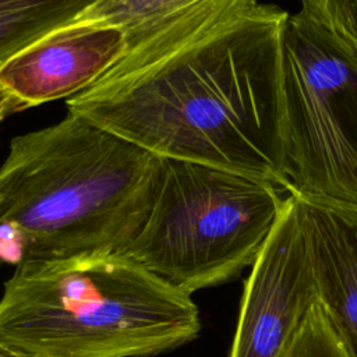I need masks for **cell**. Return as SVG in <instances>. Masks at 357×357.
<instances>
[{"instance_id": "cell-1", "label": "cell", "mask_w": 357, "mask_h": 357, "mask_svg": "<svg viewBox=\"0 0 357 357\" xmlns=\"http://www.w3.org/2000/svg\"><path fill=\"white\" fill-rule=\"evenodd\" d=\"M289 14L216 0L127 47L67 112L160 158L266 180L286 192L282 36Z\"/></svg>"}, {"instance_id": "cell-2", "label": "cell", "mask_w": 357, "mask_h": 357, "mask_svg": "<svg viewBox=\"0 0 357 357\" xmlns=\"http://www.w3.org/2000/svg\"><path fill=\"white\" fill-rule=\"evenodd\" d=\"M163 158L73 113L11 139L0 165V259L123 252Z\"/></svg>"}, {"instance_id": "cell-3", "label": "cell", "mask_w": 357, "mask_h": 357, "mask_svg": "<svg viewBox=\"0 0 357 357\" xmlns=\"http://www.w3.org/2000/svg\"><path fill=\"white\" fill-rule=\"evenodd\" d=\"M199 329L191 294L121 252L20 262L0 297V344L20 357H149Z\"/></svg>"}, {"instance_id": "cell-4", "label": "cell", "mask_w": 357, "mask_h": 357, "mask_svg": "<svg viewBox=\"0 0 357 357\" xmlns=\"http://www.w3.org/2000/svg\"><path fill=\"white\" fill-rule=\"evenodd\" d=\"M283 201L266 180L163 158L148 216L121 254L192 294L254 264Z\"/></svg>"}, {"instance_id": "cell-5", "label": "cell", "mask_w": 357, "mask_h": 357, "mask_svg": "<svg viewBox=\"0 0 357 357\" xmlns=\"http://www.w3.org/2000/svg\"><path fill=\"white\" fill-rule=\"evenodd\" d=\"M282 146L286 194L357 206V50L301 10L282 36Z\"/></svg>"}, {"instance_id": "cell-6", "label": "cell", "mask_w": 357, "mask_h": 357, "mask_svg": "<svg viewBox=\"0 0 357 357\" xmlns=\"http://www.w3.org/2000/svg\"><path fill=\"white\" fill-rule=\"evenodd\" d=\"M251 266L229 357H282L319 303L307 240L289 194Z\"/></svg>"}, {"instance_id": "cell-7", "label": "cell", "mask_w": 357, "mask_h": 357, "mask_svg": "<svg viewBox=\"0 0 357 357\" xmlns=\"http://www.w3.org/2000/svg\"><path fill=\"white\" fill-rule=\"evenodd\" d=\"M127 52L123 29L68 22L0 64L4 116L68 99L88 88Z\"/></svg>"}, {"instance_id": "cell-8", "label": "cell", "mask_w": 357, "mask_h": 357, "mask_svg": "<svg viewBox=\"0 0 357 357\" xmlns=\"http://www.w3.org/2000/svg\"><path fill=\"white\" fill-rule=\"evenodd\" d=\"M287 194L307 240L319 303L349 357H357V206Z\"/></svg>"}, {"instance_id": "cell-9", "label": "cell", "mask_w": 357, "mask_h": 357, "mask_svg": "<svg viewBox=\"0 0 357 357\" xmlns=\"http://www.w3.org/2000/svg\"><path fill=\"white\" fill-rule=\"evenodd\" d=\"M96 0H0V64L74 21Z\"/></svg>"}, {"instance_id": "cell-10", "label": "cell", "mask_w": 357, "mask_h": 357, "mask_svg": "<svg viewBox=\"0 0 357 357\" xmlns=\"http://www.w3.org/2000/svg\"><path fill=\"white\" fill-rule=\"evenodd\" d=\"M211 1L216 0H96L71 22L120 28L128 47L167 20Z\"/></svg>"}, {"instance_id": "cell-11", "label": "cell", "mask_w": 357, "mask_h": 357, "mask_svg": "<svg viewBox=\"0 0 357 357\" xmlns=\"http://www.w3.org/2000/svg\"><path fill=\"white\" fill-rule=\"evenodd\" d=\"M282 357H349L324 307L317 303L300 324Z\"/></svg>"}, {"instance_id": "cell-12", "label": "cell", "mask_w": 357, "mask_h": 357, "mask_svg": "<svg viewBox=\"0 0 357 357\" xmlns=\"http://www.w3.org/2000/svg\"><path fill=\"white\" fill-rule=\"evenodd\" d=\"M301 11L357 50V0H301Z\"/></svg>"}, {"instance_id": "cell-13", "label": "cell", "mask_w": 357, "mask_h": 357, "mask_svg": "<svg viewBox=\"0 0 357 357\" xmlns=\"http://www.w3.org/2000/svg\"><path fill=\"white\" fill-rule=\"evenodd\" d=\"M0 357H20V356H17V354L11 353L10 350L4 349V347L0 344Z\"/></svg>"}, {"instance_id": "cell-14", "label": "cell", "mask_w": 357, "mask_h": 357, "mask_svg": "<svg viewBox=\"0 0 357 357\" xmlns=\"http://www.w3.org/2000/svg\"><path fill=\"white\" fill-rule=\"evenodd\" d=\"M6 119V116H4V113H3V110L0 109V124H1V121Z\"/></svg>"}]
</instances>
